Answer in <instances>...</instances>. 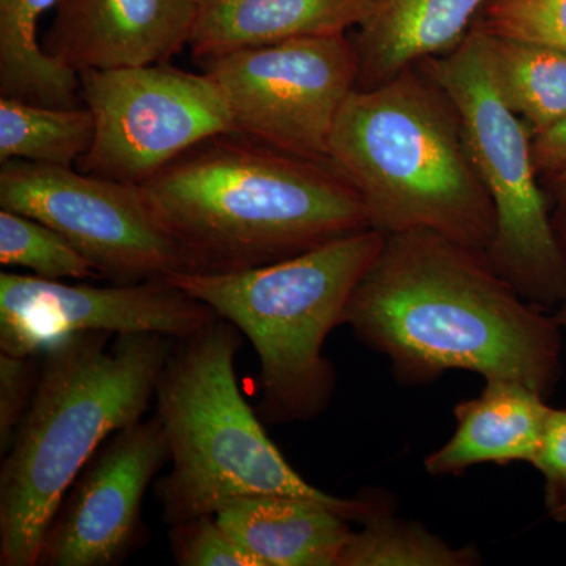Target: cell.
<instances>
[{
    "instance_id": "6",
    "label": "cell",
    "mask_w": 566,
    "mask_h": 566,
    "mask_svg": "<svg viewBox=\"0 0 566 566\" xmlns=\"http://www.w3.org/2000/svg\"><path fill=\"white\" fill-rule=\"evenodd\" d=\"M386 234H348L293 259L232 273H180L167 281L244 335L259 359L256 415L266 424L312 422L333 400L335 368L324 342L344 324L357 283Z\"/></svg>"
},
{
    "instance_id": "21",
    "label": "cell",
    "mask_w": 566,
    "mask_h": 566,
    "mask_svg": "<svg viewBox=\"0 0 566 566\" xmlns=\"http://www.w3.org/2000/svg\"><path fill=\"white\" fill-rule=\"evenodd\" d=\"M482 560L476 547L449 545L422 524L387 510L353 532L337 566H472Z\"/></svg>"
},
{
    "instance_id": "18",
    "label": "cell",
    "mask_w": 566,
    "mask_h": 566,
    "mask_svg": "<svg viewBox=\"0 0 566 566\" xmlns=\"http://www.w3.org/2000/svg\"><path fill=\"white\" fill-rule=\"evenodd\" d=\"M59 0H0V96L82 106L80 73L51 57L40 41L41 18Z\"/></svg>"
},
{
    "instance_id": "10",
    "label": "cell",
    "mask_w": 566,
    "mask_h": 566,
    "mask_svg": "<svg viewBox=\"0 0 566 566\" xmlns=\"http://www.w3.org/2000/svg\"><path fill=\"white\" fill-rule=\"evenodd\" d=\"M0 208L50 226L112 283L189 273L180 244L132 182L74 167L2 163Z\"/></svg>"
},
{
    "instance_id": "2",
    "label": "cell",
    "mask_w": 566,
    "mask_h": 566,
    "mask_svg": "<svg viewBox=\"0 0 566 566\" xmlns=\"http://www.w3.org/2000/svg\"><path fill=\"white\" fill-rule=\"evenodd\" d=\"M139 188L189 273L251 270L371 229L359 192L333 164L237 133L203 142Z\"/></svg>"
},
{
    "instance_id": "28",
    "label": "cell",
    "mask_w": 566,
    "mask_h": 566,
    "mask_svg": "<svg viewBox=\"0 0 566 566\" xmlns=\"http://www.w3.org/2000/svg\"><path fill=\"white\" fill-rule=\"evenodd\" d=\"M546 199L549 203L551 226L562 252L566 256V166L546 175Z\"/></svg>"
},
{
    "instance_id": "20",
    "label": "cell",
    "mask_w": 566,
    "mask_h": 566,
    "mask_svg": "<svg viewBox=\"0 0 566 566\" xmlns=\"http://www.w3.org/2000/svg\"><path fill=\"white\" fill-rule=\"evenodd\" d=\"M95 122L88 107H55L0 96V164L76 167L91 150Z\"/></svg>"
},
{
    "instance_id": "14",
    "label": "cell",
    "mask_w": 566,
    "mask_h": 566,
    "mask_svg": "<svg viewBox=\"0 0 566 566\" xmlns=\"http://www.w3.org/2000/svg\"><path fill=\"white\" fill-rule=\"evenodd\" d=\"M485 382L479 397L455 406V433L424 458L428 474L461 475L485 463L534 465L553 408L542 394L521 382Z\"/></svg>"
},
{
    "instance_id": "27",
    "label": "cell",
    "mask_w": 566,
    "mask_h": 566,
    "mask_svg": "<svg viewBox=\"0 0 566 566\" xmlns=\"http://www.w3.org/2000/svg\"><path fill=\"white\" fill-rule=\"evenodd\" d=\"M532 158L536 172L543 177L566 166V115L551 128L532 136Z\"/></svg>"
},
{
    "instance_id": "3",
    "label": "cell",
    "mask_w": 566,
    "mask_h": 566,
    "mask_svg": "<svg viewBox=\"0 0 566 566\" xmlns=\"http://www.w3.org/2000/svg\"><path fill=\"white\" fill-rule=\"evenodd\" d=\"M70 335L40 354L31 405L0 469V565H40L52 517L99 447L139 422L172 338Z\"/></svg>"
},
{
    "instance_id": "22",
    "label": "cell",
    "mask_w": 566,
    "mask_h": 566,
    "mask_svg": "<svg viewBox=\"0 0 566 566\" xmlns=\"http://www.w3.org/2000/svg\"><path fill=\"white\" fill-rule=\"evenodd\" d=\"M0 263L51 281L98 279L91 263L46 223L0 208Z\"/></svg>"
},
{
    "instance_id": "8",
    "label": "cell",
    "mask_w": 566,
    "mask_h": 566,
    "mask_svg": "<svg viewBox=\"0 0 566 566\" xmlns=\"http://www.w3.org/2000/svg\"><path fill=\"white\" fill-rule=\"evenodd\" d=\"M82 104L95 139L81 172L142 185L185 153L233 134L221 88L207 73L167 63L80 71Z\"/></svg>"
},
{
    "instance_id": "12",
    "label": "cell",
    "mask_w": 566,
    "mask_h": 566,
    "mask_svg": "<svg viewBox=\"0 0 566 566\" xmlns=\"http://www.w3.org/2000/svg\"><path fill=\"white\" fill-rule=\"evenodd\" d=\"M167 461L169 444L156 416L112 434L52 517L40 565L120 564L142 538V502Z\"/></svg>"
},
{
    "instance_id": "25",
    "label": "cell",
    "mask_w": 566,
    "mask_h": 566,
    "mask_svg": "<svg viewBox=\"0 0 566 566\" xmlns=\"http://www.w3.org/2000/svg\"><path fill=\"white\" fill-rule=\"evenodd\" d=\"M40 356L18 357L0 354V453L6 455L14 431L31 405Z\"/></svg>"
},
{
    "instance_id": "11",
    "label": "cell",
    "mask_w": 566,
    "mask_h": 566,
    "mask_svg": "<svg viewBox=\"0 0 566 566\" xmlns=\"http://www.w3.org/2000/svg\"><path fill=\"white\" fill-rule=\"evenodd\" d=\"M219 315L167 279L109 286L0 273V352L40 356L70 335L155 334L182 340Z\"/></svg>"
},
{
    "instance_id": "19",
    "label": "cell",
    "mask_w": 566,
    "mask_h": 566,
    "mask_svg": "<svg viewBox=\"0 0 566 566\" xmlns=\"http://www.w3.org/2000/svg\"><path fill=\"white\" fill-rule=\"evenodd\" d=\"M474 28L499 92L532 136L562 120L566 115V51Z\"/></svg>"
},
{
    "instance_id": "9",
    "label": "cell",
    "mask_w": 566,
    "mask_h": 566,
    "mask_svg": "<svg viewBox=\"0 0 566 566\" xmlns=\"http://www.w3.org/2000/svg\"><path fill=\"white\" fill-rule=\"evenodd\" d=\"M202 63L221 88L234 133L300 158L329 163L331 133L359 73L346 35L245 48Z\"/></svg>"
},
{
    "instance_id": "5",
    "label": "cell",
    "mask_w": 566,
    "mask_h": 566,
    "mask_svg": "<svg viewBox=\"0 0 566 566\" xmlns=\"http://www.w3.org/2000/svg\"><path fill=\"white\" fill-rule=\"evenodd\" d=\"M240 346V331L219 316L175 340L164 364L155 387V416L172 464L155 486L164 523L216 515L230 502L256 495L318 502L360 524L392 510L385 491L337 497L294 471L241 394L234 371Z\"/></svg>"
},
{
    "instance_id": "16",
    "label": "cell",
    "mask_w": 566,
    "mask_h": 566,
    "mask_svg": "<svg viewBox=\"0 0 566 566\" xmlns=\"http://www.w3.org/2000/svg\"><path fill=\"white\" fill-rule=\"evenodd\" d=\"M376 0H210L192 33L191 52L207 62L229 52L307 36L346 35Z\"/></svg>"
},
{
    "instance_id": "1",
    "label": "cell",
    "mask_w": 566,
    "mask_h": 566,
    "mask_svg": "<svg viewBox=\"0 0 566 566\" xmlns=\"http://www.w3.org/2000/svg\"><path fill=\"white\" fill-rule=\"evenodd\" d=\"M344 324L385 354L406 385L446 371L506 379L547 398L562 375V326L488 262L430 230L387 234L357 283Z\"/></svg>"
},
{
    "instance_id": "15",
    "label": "cell",
    "mask_w": 566,
    "mask_h": 566,
    "mask_svg": "<svg viewBox=\"0 0 566 566\" xmlns=\"http://www.w3.org/2000/svg\"><path fill=\"white\" fill-rule=\"evenodd\" d=\"M493 0H376L352 39L356 88H374L455 50Z\"/></svg>"
},
{
    "instance_id": "4",
    "label": "cell",
    "mask_w": 566,
    "mask_h": 566,
    "mask_svg": "<svg viewBox=\"0 0 566 566\" xmlns=\"http://www.w3.org/2000/svg\"><path fill=\"white\" fill-rule=\"evenodd\" d=\"M329 163L386 237L430 230L482 252L493 243L494 205L460 112L420 66L349 93L331 133Z\"/></svg>"
},
{
    "instance_id": "17",
    "label": "cell",
    "mask_w": 566,
    "mask_h": 566,
    "mask_svg": "<svg viewBox=\"0 0 566 566\" xmlns=\"http://www.w3.org/2000/svg\"><path fill=\"white\" fill-rule=\"evenodd\" d=\"M216 517L260 566H337L353 534L333 506L286 495L238 499Z\"/></svg>"
},
{
    "instance_id": "26",
    "label": "cell",
    "mask_w": 566,
    "mask_h": 566,
    "mask_svg": "<svg viewBox=\"0 0 566 566\" xmlns=\"http://www.w3.org/2000/svg\"><path fill=\"white\" fill-rule=\"evenodd\" d=\"M534 468L545 479L547 515L557 523H566V409L551 411L545 441Z\"/></svg>"
},
{
    "instance_id": "23",
    "label": "cell",
    "mask_w": 566,
    "mask_h": 566,
    "mask_svg": "<svg viewBox=\"0 0 566 566\" xmlns=\"http://www.w3.org/2000/svg\"><path fill=\"white\" fill-rule=\"evenodd\" d=\"M474 25L493 35L566 51V0H493Z\"/></svg>"
},
{
    "instance_id": "13",
    "label": "cell",
    "mask_w": 566,
    "mask_h": 566,
    "mask_svg": "<svg viewBox=\"0 0 566 566\" xmlns=\"http://www.w3.org/2000/svg\"><path fill=\"white\" fill-rule=\"evenodd\" d=\"M200 11V0H59L43 48L77 73L167 63Z\"/></svg>"
},
{
    "instance_id": "29",
    "label": "cell",
    "mask_w": 566,
    "mask_h": 566,
    "mask_svg": "<svg viewBox=\"0 0 566 566\" xmlns=\"http://www.w3.org/2000/svg\"><path fill=\"white\" fill-rule=\"evenodd\" d=\"M554 316H556V319L558 324H560L562 329L566 331V303L562 304L560 307L554 311Z\"/></svg>"
},
{
    "instance_id": "24",
    "label": "cell",
    "mask_w": 566,
    "mask_h": 566,
    "mask_svg": "<svg viewBox=\"0 0 566 566\" xmlns=\"http://www.w3.org/2000/svg\"><path fill=\"white\" fill-rule=\"evenodd\" d=\"M170 549L180 566H260L216 515H205L170 526Z\"/></svg>"
},
{
    "instance_id": "7",
    "label": "cell",
    "mask_w": 566,
    "mask_h": 566,
    "mask_svg": "<svg viewBox=\"0 0 566 566\" xmlns=\"http://www.w3.org/2000/svg\"><path fill=\"white\" fill-rule=\"evenodd\" d=\"M460 112L465 142L495 211L488 262L524 300L549 312L566 303V256L532 158V133L506 104L475 28L455 50L419 63Z\"/></svg>"
},
{
    "instance_id": "30",
    "label": "cell",
    "mask_w": 566,
    "mask_h": 566,
    "mask_svg": "<svg viewBox=\"0 0 566 566\" xmlns=\"http://www.w3.org/2000/svg\"><path fill=\"white\" fill-rule=\"evenodd\" d=\"M200 2H202L203 6V3L210 2V0H200Z\"/></svg>"
}]
</instances>
